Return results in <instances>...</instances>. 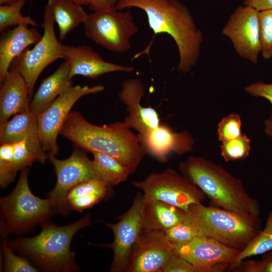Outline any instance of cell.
Wrapping results in <instances>:
<instances>
[{
  "label": "cell",
  "mask_w": 272,
  "mask_h": 272,
  "mask_svg": "<svg viewBox=\"0 0 272 272\" xmlns=\"http://www.w3.org/2000/svg\"><path fill=\"white\" fill-rule=\"evenodd\" d=\"M144 208L143 194L138 193L130 208L119 217L118 222L115 224L105 223L114 235L113 242L106 245L114 252L110 271L126 270L133 247L143 229Z\"/></svg>",
  "instance_id": "7c38bea8"
},
{
  "label": "cell",
  "mask_w": 272,
  "mask_h": 272,
  "mask_svg": "<svg viewBox=\"0 0 272 272\" xmlns=\"http://www.w3.org/2000/svg\"><path fill=\"white\" fill-rule=\"evenodd\" d=\"M119 0H89L88 7L93 11L114 7Z\"/></svg>",
  "instance_id": "74e56055"
},
{
  "label": "cell",
  "mask_w": 272,
  "mask_h": 272,
  "mask_svg": "<svg viewBox=\"0 0 272 272\" xmlns=\"http://www.w3.org/2000/svg\"><path fill=\"white\" fill-rule=\"evenodd\" d=\"M28 168L22 170L13 190L0 199L5 219L2 225L5 236L29 231L55 213L48 198L42 199L32 193L28 184Z\"/></svg>",
  "instance_id": "5b68a950"
},
{
  "label": "cell",
  "mask_w": 272,
  "mask_h": 272,
  "mask_svg": "<svg viewBox=\"0 0 272 272\" xmlns=\"http://www.w3.org/2000/svg\"><path fill=\"white\" fill-rule=\"evenodd\" d=\"M132 184L142 190L144 200L162 201L186 213L191 205L201 203L205 197L194 183L170 168L152 172L142 180L132 181Z\"/></svg>",
  "instance_id": "ba28073f"
},
{
  "label": "cell",
  "mask_w": 272,
  "mask_h": 272,
  "mask_svg": "<svg viewBox=\"0 0 272 272\" xmlns=\"http://www.w3.org/2000/svg\"><path fill=\"white\" fill-rule=\"evenodd\" d=\"M17 0H0V5H9L12 4Z\"/></svg>",
  "instance_id": "7bdbcfd3"
},
{
  "label": "cell",
  "mask_w": 272,
  "mask_h": 272,
  "mask_svg": "<svg viewBox=\"0 0 272 272\" xmlns=\"http://www.w3.org/2000/svg\"><path fill=\"white\" fill-rule=\"evenodd\" d=\"M59 134L85 151L113 156L126 166L131 174L146 154L138 135L123 121L98 126L74 111L69 113Z\"/></svg>",
  "instance_id": "7a4b0ae2"
},
{
  "label": "cell",
  "mask_w": 272,
  "mask_h": 272,
  "mask_svg": "<svg viewBox=\"0 0 272 272\" xmlns=\"http://www.w3.org/2000/svg\"><path fill=\"white\" fill-rule=\"evenodd\" d=\"M174 252L192 264L198 272L218 270L222 265L233 262L240 251L214 239L197 236L173 248Z\"/></svg>",
  "instance_id": "5bb4252c"
},
{
  "label": "cell",
  "mask_w": 272,
  "mask_h": 272,
  "mask_svg": "<svg viewBox=\"0 0 272 272\" xmlns=\"http://www.w3.org/2000/svg\"><path fill=\"white\" fill-rule=\"evenodd\" d=\"M108 183L101 179H94L83 182L70 190L66 200L95 193H107Z\"/></svg>",
  "instance_id": "836d02e7"
},
{
  "label": "cell",
  "mask_w": 272,
  "mask_h": 272,
  "mask_svg": "<svg viewBox=\"0 0 272 272\" xmlns=\"http://www.w3.org/2000/svg\"><path fill=\"white\" fill-rule=\"evenodd\" d=\"M12 143L14 147L13 166L17 172L30 166L34 162H38L37 157L29 148L25 140Z\"/></svg>",
  "instance_id": "d6a6232c"
},
{
  "label": "cell",
  "mask_w": 272,
  "mask_h": 272,
  "mask_svg": "<svg viewBox=\"0 0 272 272\" xmlns=\"http://www.w3.org/2000/svg\"><path fill=\"white\" fill-rule=\"evenodd\" d=\"M4 256V269L6 272H37L38 268L33 266L25 256L15 255L6 239L2 244Z\"/></svg>",
  "instance_id": "f546056e"
},
{
  "label": "cell",
  "mask_w": 272,
  "mask_h": 272,
  "mask_svg": "<svg viewBox=\"0 0 272 272\" xmlns=\"http://www.w3.org/2000/svg\"><path fill=\"white\" fill-rule=\"evenodd\" d=\"M94 167L100 179L110 185H117L126 180L130 172L116 158L107 154L92 153Z\"/></svg>",
  "instance_id": "d4e9b609"
},
{
  "label": "cell",
  "mask_w": 272,
  "mask_h": 272,
  "mask_svg": "<svg viewBox=\"0 0 272 272\" xmlns=\"http://www.w3.org/2000/svg\"><path fill=\"white\" fill-rule=\"evenodd\" d=\"M42 35L35 28L20 24L2 33L0 39V83L8 73L12 61L27 48L37 43Z\"/></svg>",
  "instance_id": "44dd1931"
},
{
  "label": "cell",
  "mask_w": 272,
  "mask_h": 272,
  "mask_svg": "<svg viewBox=\"0 0 272 272\" xmlns=\"http://www.w3.org/2000/svg\"><path fill=\"white\" fill-rule=\"evenodd\" d=\"M137 135L146 153L162 163L167 161L170 153L179 155L187 153L192 149L194 144V139L189 132H174L161 123L147 132Z\"/></svg>",
  "instance_id": "e0dca14e"
},
{
  "label": "cell",
  "mask_w": 272,
  "mask_h": 272,
  "mask_svg": "<svg viewBox=\"0 0 272 272\" xmlns=\"http://www.w3.org/2000/svg\"><path fill=\"white\" fill-rule=\"evenodd\" d=\"M46 6L58 25L59 41L64 40L70 31L83 23L88 15L81 5L69 0H48Z\"/></svg>",
  "instance_id": "cb8c5ba5"
},
{
  "label": "cell",
  "mask_w": 272,
  "mask_h": 272,
  "mask_svg": "<svg viewBox=\"0 0 272 272\" xmlns=\"http://www.w3.org/2000/svg\"><path fill=\"white\" fill-rule=\"evenodd\" d=\"M145 94L144 85L137 78L123 81L118 94L119 100L126 106L128 112L123 122L138 134L144 133L161 123L155 109L142 106L141 101Z\"/></svg>",
  "instance_id": "2e32d148"
},
{
  "label": "cell",
  "mask_w": 272,
  "mask_h": 272,
  "mask_svg": "<svg viewBox=\"0 0 272 272\" xmlns=\"http://www.w3.org/2000/svg\"><path fill=\"white\" fill-rule=\"evenodd\" d=\"M80 5H89V0H69Z\"/></svg>",
  "instance_id": "b9f144b4"
},
{
  "label": "cell",
  "mask_w": 272,
  "mask_h": 272,
  "mask_svg": "<svg viewBox=\"0 0 272 272\" xmlns=\"http://www.w3.org/2000/svg\"><path fill=\"white\" fill-rule=\"evenodd\" d=\"M27 84L17 72L10 70L1 82L0 124L18 113L30 111Z\"/></svg>",
  "instance_id": "ffe728a7"
},
{
  "label": "cell",
  "mask_w": 272,
  "mask_h": 272,
  "mask_svg": "<svg viewBox=\"0 0 272 272\" xmlns=\"http://www.w3.org/2000/svg\"><path fill=\"white\" fill-rule=\"evenodd\" d=\"M107 193H95L70 198L67 200L71 210L82 212L90 208L106 197Z\"/></svg>",
  "instance_id": "e575fe53"
},
{
  "label": "cell",
  "mask_w": 272,
  "mask_h": 272,
  "mask_svg": "<svg viewBox=\"0 0 272 272\" xmlns=\"http://www.w3.org/2000/svg\"><path fill=\"white\" fill-rule=\"evenodd\" d=\"M245 91L252 96L261 97L267 99L272 106V84H266L261 82L252 83L245 88Z\"/></svg>",
  "instance_id": "8d00e7d4"
},
{
  "label": "cell",
  "mask_w": 272,
  "mask_h": 272,
  "mask_svg": "<svg viewBox=\"0 0 272 272\" xmlns=\"http://www.w3.org/2000/svg\"><path fill=\"white\" fill-rule=\"evenodd\" d=\"M174 253L164 232L142 229L125 271L161 272Z\"/></svg>",
  "instance_id": "9a60e30c"
},
{
  "label": "cell",
  "mask_w": 272,
  "mask_h": 272,
  "mask_svg": "<svg viewBox=\"0 0 272 272\" xmlns=\"http://www.w3.org/2000/svg\"><path fill=\"white\" fill-rule=\"evenodd\" d=\"M161 272H198V271L192 264L174 253L167 261Z\"/></svg>",
  "instance_id": "d590c367"
},
{
  "label": "cell",
  "mask_w": 272,
  "mask_h": 272,
  "mask_svg": "<svg viewBox=\"0 0 272 272\" xmlns=\"http://www.w3.org/2000/svg\"><path fill=\"white\" fill-rule=\"evenodd\" d=\"M243 5L258 12L272 9V0H244Z\"/></svg>",
  "instance_id": "f35d334b"
},
{
  "label": "cell",
  "mask_w": 272,
  "mask_h": 272,
  "mask_svg": "<svg viewBox=\"0 0 272 272\" xmlns=\"http://www.w3.org/2000/svg\"><path fill=\"white\" fill-rule=\"evenodd\" d=\"M69 63L64 60L55 71L43 79L30 100V111L35 115L47 109L68 87L73 85Z\"/></svg>",
  "instance_id": "7402d4cb"
},
{
  "label": "cell",
  "mask_w": 272,
  "mask_h": 272,
  "mask_svg": "<svg viewBox=\"0 0 272 272\" xmlns=\"http://www.w3.org/2000/svg\"><path fill=\"white\" fill-rule=\"evenodd\" d=\"M83 24L88 38L117 53L125 52L130 49V39L139 31L131 12H120L115 7L88 14Z\"/></svg>",
  "instance_id": "52a82bcc"
},
{
  "label": "cell",
  "mask_w": 272,
  "mask_h": 272,
  "mask_svg": "<svg viewBox=\"0 0 272 272\" xmlns=\"http://www.w3.org/2000/svg\"><path fill=\"white\" fill-rule=\"evenodd\" d=\"M181 174L194 183L213 202L223 209L257 216L259 205L246 192L241 181L222 166L190 156L179 166Z\"/></svg>",
  "instance_id": "277c9868"
},
{
  "label": "cell",
  "mask_w": 272,
  "mask_h": 272,
  "mask_svg": "<svg viewBox=\"0 0 272 272\" xmlns=\"http://www.w3.org/2000/svg\"><path fill=\"white\" fill-rule=\"evenodd\" d=\"M70 65V77L82 76L91 79L107 73L123 72L131 73V66L122 65L105 61L92 47L83 45L66 46L63 58Z\"/></svg>",
  "instance_id": "ac0fdd59"
},
{
  "label": "cell",
  "mask_w": 272,
  "mask_h": 272,
  "mask_svg": "<svg viewBox=\"0 0 272 272\" xmlns=\"http://www.w3.org/2000/svg\"><path fill=\"white\" fill-rule=\"evenodd\" d=\"M261 53L266 59L272 58V9L259 12Z\"/></svg>",
  "instance_id": "4dcf8cb0"
},
{
  "label": "cell",
  "mask_w": 272,
  "mask_h": 272,
  "mask_svg": "<svg viewBox=\"0 0 272 272\" xmlns=\"http://www.w3.org/2000/svg\"><path fill=\"white\" fill-rule=\"evenodd\" d=\"M272 250V212L268 214L265 227L255 236L236 257L233 263L237 265L250 256L263 254Z\"/></svg>",
  "instance_id": "484cf974"
},
{
  "label": "cell",
  "mask_w": 272,
  "mask_h": 272,
  "mask_svg": "<svg viewBox=\"0 0 272 272\" xmlns=\"http://www.w3.org/2000/svg\"><path fill=\"white\" fill-rule=\"evenodd\" d=\"M48 159L54 166L57 178L55 186L48 193V198L55 213L67 216L71 211L66 200L70 190L83 182L100 178L92 161L79 148L74 149L66 159L60 160L55 156Z\"/></svg>",
  "instance_id": "8fae6325"
},
{
  "label": "cell",
  "mask_w": 272,
  "mask_h": 272,
  "mask_svg": "<svg viewBox=\"0 0 272 272\" xmlns=\"http://www.w3.org/2000/svg\"><path fill=\"white\" fill-rule=\"evenodd\" d=\"M25 140L31 150L44 164L48 158L38 135L36 116L30 111L18 113L0 124V144Z\"/></svg>",
  "instance_id": "d6986e66"
},
{
  "label": "cell",
  "mask_w": 272,
  "mask_h": 272,
  "mask_svg": "<svg viewBox=\"0 0 272 272\" xmlns=\"http://www.w3.org/2000/svg\"><path fill=\"white\" fill-rule=\"evenodd\" d=\"M189 213L195 222L199 236L214 239L233 247L251 241L257 228L256 216L227 210L191 205Z\"/></svg>",
  "instance_id": "8992f818"
},
{
  "label": "cell",
  "mask_w": 272,
  "mask_h": 272,
  "mask_svg": "<svg viewBox=\"0 0 272 272\" xmlns=\"http://www.w3.org/2000/svg\"><path fill=\"white\" fill-rule=\"evenodd\" d=\"M164 234L173 248L185 244L199 236L197 226L188 213H186L182 221L165 231Z\"/></svg>",
  "instance_id": "83f0119b"
},
{
  "label": "cell",
  "mask_w": 272,
  "mask_h": 272,
  "mask_svg": "<svg viewBox=\"0 0 272 272\" xmlns=\"http://www.w3.org/2000/svg\"><path fill=\"white\" fill-rule=\"evenodd\" d=\"M231 41L239 56L252 63L258 62L261 52L259 12L248 6H239L222 30Z\"/></svg>",
  "instance_id": "4fadbf2b"
},
{
  "label": "cell",
  "mask_w": 272,
  "mask_h": 272,
  "mask_svg": "<svg viewBox=\"0 0 272 272\" xmlns=\"http://www.w3.org/2000/svg\"><path fill=\"white\" fill-rule=\"evenodd\" d=\"M119 10L134 7L144 11L149 27L156 35L166 33L177 47L179 71L189 72L196 64L203 41V34L196 27L188 9L178 0H119Z\"/></svg>",
  "instance_id": "6da1fadb"
},
{
  "label": "cell",
  "mask_w": 272,
  "mask_h": 272,
  "mask_svg": "<svg viewBox=\"0 0 272 272\" xmlns=\"http://www.w3.org/2000/svg\"><path fill=\"white\" fill-rule=\"evenodd\" d=\"M260 269L263 271L272 272V259L264 262Z\"/></svg>",
  "instance_id": "60d3db41"
},
{
  "label": "cell",
  "mask_w": 272,
  "mask_h": 272,
  "mask_svg": "<svg viewBox=\"0 0 272 272\" xmlns=\"http://www.w3.org/2000/svg\"><path fill=\"white\" fill-rule=\"evenodd\" d=\"M241 121L237 114H232L223 118L218 124L219 140L222 142L238 138L242 134Z\"/></svg>",
  "instance_id": "1f68e13d"
},
{
  "label": "cell",
  "mask_w": 272,
  "mask_h": 272,
  "mask_svg": "<svg viewBox=\"0 0 272 272\" xmlns=\"http://www.w3.org/2000/svg\"><path fill=\"white\" fill-rule=\"evenodd\" d=\"M54 22L50 10L45 6L42 38L32 48L26 49L16 57L10 66V70L19 73L25 80L30 100L36 82L42 72L49 64L64 57L67 45L60 43L57 38Z\"/></svg>",
  "instance_id": "9c48e42d"
},
{
  "label": "cell",
  "mask_w": 272,
  "mask_h": 272,
  "mask_svg": "<svg viewBox=\"0 0 272 272\" xmlns=\"http://www.w3.org/2000/svg\"><path fill=\"white\" fill-rule=\"evenodd\" d=\"M144 201L143 230L165 232L185 218L186 212L177 207L160 200Z\"/></svg>",
  "instance_id": "603a6c76"
},
{
  "label": "cell",
  "mask_w": 272,
  "mask_h": 272,
  "mask_svg": "<svg viewBox=\"0 0 272 272\" xmlns=\"http://www.w3.org/2000/svg\"><path fill=\"white\" fill-rule=\"evenodd\" d=\"M222 143L221 155L226 161L241 160L249 154L250 140L245 134Z\"/></svg>",
  "instance_id": "f1b7e54d"
},
{
  "label": "cell",
  "mask_w": 272,
  "mask_h": 272,
  "mask_svg": "<svg viewBox=\"0 0 272 272\" xmlns=\"http://www.w3.org/2000/svg\"><path fill=\"white\" fill-rule=\"evenodd\" d=\"M104 89V86L101 85L92 87L71 86L47 109L36 116L39 138L48 158L58 153L57 136L73 105L81 97L101 92Z\"/></svg>",
  "instance_id": "30bf717a"
},
{
  "label": "cell",
  "mask_w": 272,
  "mask_h": 272,
  "mask_svg": "<svg viewBox=\"0 0 272 272\" xmlns=\"http://www.w3.org/2000/svg\"><path fill=\"white\" fill-rule=\"evenodd\" d=\"M264 130L266 133L272 138V118L265 120Z\"/></svg>",
  "instance_id": "ab89813d"
},
{
  "label": "cell",
  "mask_w": 272,
  "mask_h": 272,
  "mask_svg": "<svg viewBox=\"0 0 272 272\" xmlns=\"http://www.w3.org/2000/svg\"><path fill=\"white\" fill-rule=\"evenodd\" d=\"M91 224L90 214L66 226L49 221L41 224V232L31 238L17 237L8 242L10 247L35 266L47 271H79L75 254L71 250L72 240L79 230Z\"/></svg>",
  "instance_id": "3957f363"
},
{
  "label": "cell",
  "mask_w": 272,
  "mask_h": 272,
  "mask_svg": "<svg viewBox=\"0 0 272 272\" xmlns=\"http://www.w3.org/2000/svg\"><path fill=\"white\" fill-rule=\"evenodd\" d=\"M25 3L26 0H17L9 5L0 6V32L2 33L12 26L20 24L37 27L38 24L35 20L21 14Z\"/></svg>",
  "instance_id": "4316f807"
}]
</instances>
